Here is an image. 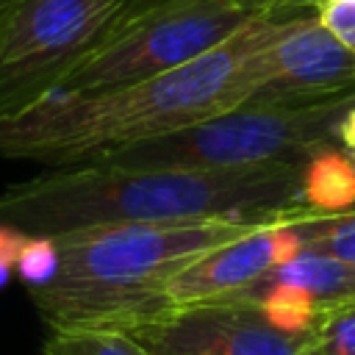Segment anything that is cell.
Wrapping results in <instances>:
<instances>
[{
    "label": "cell",
    "instance_id": "8",
    "mask_svg": "<svg viewBox=\"0 0 355 355\" xmlns=\"http://www.w3.org/2000/svg\"><path fill=\"white\" fill-rule=\"evenodd\" d=\"M116 330L150 355H316L313 327L288 330L244 300L166 308Z\"/></svg>",
    "mask_w": 355,
    "mask_h": 355
},
{
    "label": "cell",
    "instance_id": "19",
    "mask_svg": "<svg viewBox=\"0 0 355 355\" xmlns=\"http://www.w3.org/2000/svg\"><path fill=\"white\" fill-rule=\"evenodd\" d=\"M324 3H333V0H324ZM324 3H322V6H324Z\"/></svg>",
    "mask_w": 355,
    "mask_h": 355
},
{
    "label": "cell",
    "instance_id": "10",
    "mask_svg": "<svg viewBox=\"0 0 355 355\" xmlns=\"http://www.w3.org/2000/svg\"><path fill=\"white\" fill-rule=\"evenodd\" d=\"M291 225L294 222L266 225L255 233H247L230 244H222L194 258L189 266H183L166 280L164 311L194 302L227 300L236 291L247 288L252 280H258L263 272L294 258L300 247L297 239L291 236Z\"/></svg>",
    "mask_w": 355,
    "mask_h": 355
},
{
    "label": "cell",
    "instance_id": "12",
    "mask_svg": "<svg viewBox=\"0 0 355 355\" xmlns=\"http://www.w3.org/2000/svg\"><path fill=\"white\" fill-rule=\"evenodd\" d=\"M300 252H322L355 266V202L338 214H316L291 225Z\"/></svg>",
    "mask_w": 355,
    "mask_h": 355
},
{
    "label": "cell",
    "instance_id": "9",
    "mask_svg": "<svg viewBox=\"0 0 355 355\" xmlns=\"http://www.w3.org/2000/svg\"><path fill=\"white\" fill-rule=\"evenodd\" d=\"M227 300L255 302L288 330H311L324 311L355 302V266L322 252H297Z\"/></svg>",
    "mask_w": 355,
    "mask_h": 355
},
{
    "label": "cell",
    "instance_id": "14",
    "mask_svg": "<svg viewBox=\"0 0 355 355\" xmlns=\"http://www.w3.org/2000/svg\"><path fill=\"white\" fill-rule=\"evenodd\" d=\"M316 355H355V302L324 311L313 322Z\"/></svg>",
    "mask_w": 355,
    "mask_h": 355
},
{
    "label": "cell",
    "instance_id": "6",
    "mask_svg": "<svg viewBox=\"0 0 355 355\" xmlns=\"http://www.w3.org/2000/svg\"><path fill=\"white\" fill-rule=\"evenodd\" d=\"M250 19L255 17L236 0H147L58 92H94L164 75L225 44Z\"/></svg>",
    "mask_w": 355,
    "mask_h": 355
},
{
    "label": "cell",
    "instance_id": "17",
    "mask_svg": "<svg viewBox=\"0 0 355 355\" xmlns=\"http://www.w3.org/2000/svg\"><path fill=\"white\" fill-rule=\"evenodd\" d=\"M336 141H338V147H344L349 155H355V105L341 116Z\"/></svg>",
    "mask_w": 355,
    "mask_h": 355
},
{
    "label": "cell",
    "instance_id": "4",
    "mask_svg": "<svg viewBox=\"0 0 355 355\" xmlns=\"http://www.w3.org/2000/svg\"><path fill=\"white\" fill-rule=\"evenodd\" d=\"M355 105V89L313 105H239L158 139H147L97 161L144 169H241L263 164H308L338 144V122Z\"/></svg>",
    "mask_w": 355,
    "mask_h": 355
},
{
    "label": "cell",
    "instance_id": "16",
    "mask_svg": "<svg viewBox=\"0 0 355 355\" xmlns=\"http://www.w3.org/2000/svg\"><path fill=\"white\" fill-rule=\"evenodd\" d=\"M319 19L333 31L355 55V0H333L319 8Z\"/></svg>",
    "mask_w": 355,
    "mask_h": 355
},
{
    "label": "cell",
    "instance_id": "1",
    "mask_svg": "<svg viewBox=\"0 0 355 355\" xmlns=\"http://www.w3.org/2000/svg\"><path fill=\"white\" fill-rule=\"evenodd\" d=\"M305 164L144 169L111 161L50 166L0 191V227L53 239L75 230L272 214L302 202Z\"/></svg>",
    "mask_w": 355,
    "mask_h": 355
},
{
    "label": "cell",
    "instance_id": "2",
    "mask_svg": "<svg viewBox=\"0 0 355 355\" xmlns=\"http://www.w3.org/2000/svg\"><path fill=\"white\" fill-rule=\"evenodd\" d=\"M277 25L280 19L255 17L225 44L164 75L94 92H58L0 122V155L72 166L233 111L244 103L241 64Z\"/></svg>",
    "mask_w": 355,
    "mask_h": 355
},
{
    "label": "cell",
    "instance_id": "13",
    "mask_svg": "<svg viewBox=\"0 0 355 355\" xmlns=\"http://www.w3.org/2000/svg\"><path fill=\"white\" fill-rule=\"evenodd\" d=\"M42 355H150L122 330L108 327H55L42 344Z\"/></svg>",
    "mask_w": 355,
    "mask_h": 355
},
{
    "label": "cell",
    "instance_id": "15",
    "mask_svg": "<svg viewBox=\"0 0 355 355\" xmlns=\"http://www.w3.org/2000/svg\"><path fill=\"white\" fill-rule=\"evenodd\" d=\"M241 3L252 17L263 19H291V17H308L319 14L324 0H236Z\"/></svg>",
    "mask_w": 355,
    "mask_h": 355
},
{
    "label": "cell",
    "instance_id": "5",
    "mask_svg": "<svg viewBox=\"0 0 355 355\" xmlns=\"http://www.w3.org/2000/svg\"><path fill=\"white\" fill-rule=\"evenodd\" d=\"M147 0H17L0 28V122L53 97Z\"/></svg>",
    "mask_w": 355,
    "mask_h": 355
},
{
    "label": "cell",
    "instance_id": "11",
    "mask_svg": "<svg viewBox=\"0 0 355 355\" xmlns=\"http://www.w3.org/2000/svg\"><path fill=\"white\" fill-rule=\"evenodd\" d=\"M302 202L322 211L338 214L355 202V155L344 147L330 144L305 164Z\"/></svg>",
    "mask_w": 355,
    "mask_h": 355
},
{
    "label": "cell",
    "instance_id": "7",
    "mask_svg": "<svg viewBox=\"0 0 355 355\" xmlns=\"http://www.w3.org/2000/svg\"><path fill=\"white\" fill-rule=\"evenodd\" d=\"M241 105L297 108L355 89L352 50L324 28L319 14L280 19L277 31L239 69Z\"/></svg>",
    "mask_w": 355,
    "mask_h": 355
},
{
    "label": "cell",
    "instance_id": "3",
    "mask_svg": "<svg viewBox=\"0 0 355 355\" xmlns=\"http://www.w3.org/2000/svg\"><path fill=\"white\" fill-rule=\"evenodd\" d=\"M316 214L322 211L300 202L255 216L114 225L53 236V272L28 286V297L50 330H116L164 311L166 280L194 258L266 225Z\"/></svg>",
    "mask_w": 355,
    "mask_h": 355
},
{
    "label": "cell",
    "instance_id": "18",
    "mask_svg": "<svg viewBox=\"0 0 355 355\" xmlns=\"http://www.w3.org/2000/svg\"><path fill=\"white\" fill-rule=\"evenodd\" d=\"M14 6H17V0H0V28H3V25H6V19L11 17Z\"/></svg>",
    "mask_w": 355,
    "mask_h": 355
}]
</instances>
